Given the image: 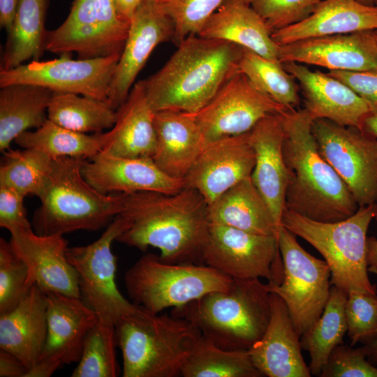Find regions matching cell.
<instances>
[{
	"label": "cell",
	"mask_w": 377,
	"mask_h": 377,
	"mask_svg": "<svg viewBox=\"0 0 377 377\" xmlns=\"http://www.w3.org/2000/svg\"><path fill=\"white\" fill-rule=\"evenodd\" d=\"M283 156L288 171L285 208L321 222H336L358 209L353 194L318 151L313 119L304 108L282 114Z\"/></svg>",
	"instance_id": "7a4b0ae2"
},
{
	"label": "cell",
	"mask_w": 377,
	"mask_h": 377,
	"mask_svg": "<svg viewBox=\"0 0 377 377\" xmlns=\"http://www.w3.org/2000/svg\"><path fill=\"white\" fill-rule=\"evenodd\" d=\"M363 347L352 348L339 344L332 351L322 369V377H377V367L366 360Z\"/></svg>",
	"instance_id": "ee69618b"
},
{
	"label": "cell",
	"mask_w": 377,
	"mask_h": 377,
	"mask_svg": "<svg viewBox=\"0 0 377 377\" xmlns=\"http://www.w3.org/2000/svg\"><path fill=\"white\" fill-rule=\"evenodd\" d=\"M131 226V221L119 214L94 242L68 247L66 256L78 276L80 298L97 315L98 320L114 325L138 306L127 300L116 283L117 258L112 244Z\"/></svg>",
	"instance_id": "9c48e42d"
},
{
	"label": "cell",
	"mask_w": 377,
	"mask_h": 377,
	"mask_svg": "<svg viewBox=\"0 0 377 377\" xmlns=\"http://www.w3.org/2000/svg\"><path fill=\"white\" fill-rule=\"evenodd\" d=\"M225 0H162L159 3L175 26L172 41L178 45L189 35H198Z\"/></svg>",
	"instance_id": "60d3db41"
},
{
	"label": "cell",
	"mask_w": 377,
	"mask_h": 377,
	"mask_svg": "<svg viewBox=\"0 0 377 377\" xmlns=\"http://www.w3.org/2000/svg\"><path fill=\"white\" fill-rule=\"evenodd\" d=\"M328 75L350 87L377 114V70L363 71H329Z\"/></svg>",
	"instance_id": "bcb514c9"
},
{
	"label": "cell",
	"mask_w": 377,
	"mask_h": 377,
	"mask_svg": "<svg viewBox=\"0 0 377 377\" xmlns=\"http://www.w3.org/2000/svg\"><path fill=\"white\" fill-rule=\"evenodd\" d=\"M47 119L74 131L101 133L114 126L117 111L105 101L54 92L47 109Z\"/></svg>",
	"instance_id": "e575fe53"
},
{
	"label": "cell",
	"mask_w": 377,
	"mask_h": 377,
	"mask_svg": "<svg viewBox=\"0 0 377 377\" xmlns=\"http://www.w3.org/2000/svg\"><path fill=\"white\" fill-rule=\"evenodd\" d=\"M290 109L260 91L239 71L193 114L207 143L249 132L263 118Z\"/></svg>",
	"instance_id": "9a60e30c"
},
{
	"label": "cell",
	"mask_w": 377,
	"mask_h": 377,
	"mask_svg": "<svg viewBox=\"0 0 377 377\" xmlns=\"http://www.w3.org/2000/svg\"><path fill=\"white\" fill-rule=\"evenodd\" d=\"M203 264L232 279H259L280 284L283 264L276 236L209 223Z\"/></svg>",
	"instance_id": "4fadbf2b"
},
{
	"label": "cell",
	"mask_w": 377,
	"mask_h": 377,
	"mask_svg": "<svg viewBox=\"0 0 377 377\" xmlns=\"http://www.w3.org/2000/svg\"><path fill=\"white\" fill-rule=\"evenodd\" d=\"M374 35H375L376 38V40H377V30H374Z\"/></svg>",
	"instance_id": "11a10c76"
},
{
	"label": "cell",
	"mask_w": 377,
	"mask_h": 377,
	"mask_svg": "<svg viewBox=\"0 0 377 377\" xmlns=\"http://www.w3.org/2000/svg\"><path fill=\"white\" fill-rule=\"evenodd\" d=\"M347 297L346 293L332 286L321 316L300 337L302 348L310 355L309 369L312 375H320L332 351L342 344L348 330L345 311Z\"/></svg>",
	"instance_id": "836d02e7"
},
{
	"label": "cell",
	"mask_w": 377,
	"mask_h": 377,
	"mask_svg": "<svg viewBox=\"0 0 377 377\" xmlns=\"http://www.w3.org/2000/svg\"><path fill=\"white\" fill-rule=\"evenodd\" d=\"M156 165L175 178H185L207 144L193 113L165 110L155 112Z\"/></svg>",
	"instance_id": "484cf974"
},
{
	"label": "cell",
	"mask_w": 377,
	"mask_h": 377,
	"mask_svg": "<svg viewBox=\"0 0 377 377\" xmlns=\"http://www.w3.org/2000/svg\"><path fill=\"white\" fill-rule=\"evenodd\" d=\"M256 153L250 133L226 137L207 142L185 177L210 204L225 191L250 177Z\"/></svg>",
	"instance_id": "ac0fdd59"
},
{
	"label": "cell",
	"mask_w": 377,
	"mask_h": 377,
	"mask_svg": "<svg viewBox=\"0 0 377 377\" xmlns=\"http://www.w3.org/2000/svg\"><path fill=\"white\" fill-rule=\"evenodd\" d=\"M49 0H20L2 53L0 70L38 61L45 51V21Z\"/></svg>",
	"instance_id": "1f68e13d"
},
{
	"label": "cell",
	"mask_w": 377,
	"mask_h": 377,
	"mask_svg": "<svg viewBox=\"0 0 377 377\" xmlns=\"http://www.w3.org/2000/svg\"><path fill=\"white\" fill-rule=\"evenodd\" d=\"M142 1L143 0H114V2L121 17L131 23L135 13Z\"/></svg>",
	"instance_id": "f907efd6"
},
{
	"label": "cell",
	"mask_w": 377,
	"mask_h": 377,
	"mask_svg": "<svg viewBox=\"0 0 377 377\" xmlns=\"http://www.w3.org/2000/svg\"><path fill=\"white\" fill-rule=\"evenodd\" d=\"M282 64L297 81L304 109L313 119H325L362 130L364 119L372 113L350 87L327 73L312 71L304 64L292 61Z\"/></svg>",
	"instance_id": "7402d4cb"
},
{
	"label": "cell",
	"mask_w": 377,
	"mask_h": 377,
	"mask_svg": "<svg viewBox=\"0 0 377 377\" xmlns=\"http://www.w3.org/2000/svg\"><path fill=\"white\" fill-rule=\"evenodd\" d=\"M374 1V5L377 6V0H373Z\"/></svg>",
	"instance_id": "9f6ffc18"
},
{
	"label": "cell",
	"mask_w": 377,
	"mask_h": 377,
	"mask_svg": "<svg viewBox=\"0 0 377 377\" xmlns=\"http://www.w3.org/2000/svg\"><path fill=\"white\" fill-rule=\"evenodd\" d=\"M20 0H0V26L8 33L13 23Z\"/></svg>",
	"instance_id": "c3c4849f"
},
{
	"label": "cell",
	"mask_w": 377,
	"mask_h": 377,
	"mask_svg": "<svg viewBox=\"0 0 377 377\" xmlns=\"http://www.w3.org/2000/svg\"><path fill=\"white\" fill-rule=\"evenodd\" d=\"M113 131L92 135L62 127L50 119L34 131H25L15 142L22 148L40 150L51 158L72 157L87 159L101 151L112 140Z\"/></svg>",
	"instance_id": "d6a6232c"
},
{
	"label": "cell",
	"mask_w": 377,
	"mask_h": 377,
	"mask_svg": "<svg viewBox=\"0 0 377 377\" xmlns=\"http://www.w3.org/2000/svg\"><path fill=\"white\" fill-rule=\"evenodd\" d=\"M238 68L257 89L275 101L288 108L299 105V85L280 61L268 59L242 47Z\"/></svg>",
	"instance_id": "74e56055"
},
{
	"label": "cell",
	"mask_w": 377,
	"mask_h": 377,
	"mask_svg": "<svg viewBox=\"0 0 377 377\" xmlns=\"http://www.w3.org/2000/svg\"><path fill=\"white\" fill-rule=\"evenodd\" d=\"M47 331L46 296L33 286L16 308L0 313V349L15 355L29 370L39 360Z\"/></svg>",
	"instance_id": "4316f807"
},
{
	"label": "cell",
	"mask_w": 377,
	"mask_h": 377,
	"mask_svg": "<svg viewBox=\"0 0 377 377\" xmlns=\"http://www.w3.org/2000/svg\"><path fill=\"white\" fill-rule=\"evenodd\" d=\"M232 281V278L206 265L166 262L150 253L142 256L124 275L132 302L153 313L226 290Z\"/></svg>",
	"instance_id": "ba28073f"
},
{
	"label": "cell",
	"mask_w": 377,
	"mask_h": 377,
	"mask_svg": "<svg viewBox=\"0 0 377 377\" xmlns=\"http://www.w3.org/2000/svg\"><path fill=\"white\" fill-rule=\"evenodd\" d=\"M10 235L13 249L27 267L29 287L80 298L77 274L67 258L68 242L63 235H40L33 228Z\"/></svg>",
	"instance_id": "ffe728a7"
},
{
	"label": "cell",
	"mask_w": 377,
	"mask_h": 377,
	"mask_svg": "<svg viewBox=\"0 0 377 377\" xmlns=\"http://www.w3.org/2000/svg\"><path fill=\"white\" fill-rule=\"evenodd\" d=\"M54 92L38 85L14 84L0 90V151L10 149L13 141L30 128H38L47 119Z\"/></svg>",
	"instance_id": "4dcf8cb0"
},
{
	"label": "cell",
	"mask_w": 377,
	"mask_h": 377,
	"mask_svg": "<svg viewBox=\"0 0 377 377\" xmlns=\"http://www.w3.org/2000/svg\"><path fill=\"white\" fill-rule=\"evenodd\" d=\"M269 300L271 316L267 327L248 350L253 363L263 376H311L302 355L300 337L285 302L273 293H269Z\"/></svg>",
	"instance_id": "603a6c76"
},
{
	"label": "cell",
	"mask_w": 377,
	"mask_h": 377,
	"mask_svg": "<svg viewBox=\"0 0 377 377\" xmlns=\"http://www.w3.org/2000/svg\"><path fill=\"white\" fill-rule=\"evenodd\" d=\"M269 293L259 279H233L228 289L173 308L171 314L194 323L203 337L223 349L249 350L269 324Z\"/></svg>",
	"instance_id": "5b68a950"
},
{
	"label": "cell",
	"mask_w": 377,
	"mask_h": 377,
	"mask_svg": "<svg viewBox=\"0 0 377 377\" xmlns=\"http://www.w3.org/2000/svg\"><path fill=\"white\" fill-rule=\"evenodd\" d=\"M123 377H177L202 334L190 320L140 306L115 325Z\"/></svg>",
	"instance_id": "277c9868"
},
{
	"label": "cell",
	"mask_w": 377,
	"mask_h": 377,
	"mask_svg": "<svg viewBox=\"0 0 377 377\" xmlns=\"http://www.w3.org/2000/svg\"><path fill=\"white\" fill-rule=\"evenodd\" d=\"M359 2L369 6H374L373 0H357Z\"/></svg>",
	"instance_id": "db71d44e"
},
{
	"label": "cell",
	"mask_w": 377,
	"mask_h": 377,
	"mask_svg": "<svg viewBox=\"0 0 377 377\" xmlns=\"http://www.w3.org/2000/svg\"><path fill=\"white\" fill-rule=\"evenodd\" d=\"M174 34V24L161 3L143 0L131 20L110 83L108 103L112 108L117 110L126 100L137 75L155 47L172 40Z\"/></svg>",
	"instance_id": "e0dca14e"
},
{
	"label": "cell",
	"mask_w": 377,
	"mask_h": 377,
	"mask_svg": "<svg viewBox=\"0 0 377 377\" xmlns=\"http://www.w3.org/2000/svg\"><path fill=\"white\" fill-rule=\"evenodd\" d=\"M207 205L198 191L187 186L175 193L125 194L121 214L131 226L116 241L142 251L157 248L166 262L203 264L209 228Z\"/></svg>",
	"instance_id": "6da1fadb"
},
{
	"label": "cell",
	"mask_w": 377,
	"mask_h": 377,
	"mask_svg": "<svg viewBox=\"0 0 377 377\" xmlns=\"http://www.w3.org/2000/svg\"><path fill=\"white\" fill-rule=\"evenodd\" d=\"M89 159L83 161L82 175L104 194L175 193L186 186L185 178L169 176L150 157L119 156L102 150Z\"/></svg>",
	"instance_id": "d6986e66"
},
{
	"label": "cell",
	"mask_w": 377,
	"mask_h": 377,
	"mask_svg": "<svg viewBox=\"0 0 377 377\" xmlns=\"http://www.w3.org/2000/svg\"><path fill=\"white\" fill-rule=\"evenodd\" d=\"M282 114L267 116L249 131L256 153L251 179L279 227L285 209L288 171L283 156L284 137Z\"/></svg>",
	"instance_id": "cb8c5ba5"
},
{
	"label": "cell",
	"mask_w": 377,
	"mask_h": 377,
	"mask_svg": "<svg viewBox=\"0 0 377 377\" xmlns=\"http://www.w3.org/2000/svg\"><path fill=\"white\" fill-rule=\"evenodd\" d=\"M156 73L142 80L154 112L195 113L239 71L242 47L230 42L189 35Z\"/></svg>",
	"instance_id": "3957f363"
},
{
	"label": "cell",
	"mask_w": 377,
	"mask_h": 377,
	"mask_svg": "<svg viewBox=\"0 0 377 377\" xmlns=\"http://www.w3.org/2000/svg\"><path fill=\"white\" fill-rule=\"evenodd\" d=\"M271 34L308 17L322 0H246Z\"/></svg>",
	"instance_id": "7bdbcfd3"
},
{
	"label": "cell",
	"mask_w": 377,
	"mask_h": 377,
	"mask_svg": "<svg viewBox=\"0 0 377 377\" xmlns=\"http://www.w3.org/2000/svg\"><path fill=\"white\" fill-rule=\"evenodd\" d=\"M121 54L72 59L70 54L49 61H31L0 70V88L29 84L56 93H71L108 102L110 83Z\"/></svg>",
	"instance_id": "5bb4252c"
},
{
	"label": "cell",
	"mask_w": 377,
	"mask_h": 377,
	"mask_svg": "<svg viewBox=\"0 0 377 377\" xmlns=\"http://www.w3.org/2000/svg\"><path fill=\"white\" fill-rule=\"evenodd\" d=\"M264 20L246 0H225L198 36L235 43L270 60H279V48Z\"/></svg>",
	"instance_id": "83f0119b"
},
{
	"label": "cell",
	"mask_w": 377,
	"mask_h": 377,
	"mask_svg": "<svg viewBox=\"0 0 377 377\" xmlns=\"http://www.w3.org/2000/svg\"><path fill=\"white\" fill-rule=\"evenodd\" d=\"M364 348L367 351V357L369 360L377 363V337L369 343L365 344Z\"/></svg>",
	"instance_id": "f5cc1de1"
},
{
	"label": "cell",
	"mask_w": 377,
	"mask_h": 377,
	"mask_svg": "<svg viewBox=\"0 0 377 377\" xmlns=\"http://www.w3.org/2000/svg\"><path fill=\"white\" fill-rule=\"evenodd\" d=\"M207 216L209 223L230 226L256 235L277 237L280 228L251 177L242 180L209 204Z\"/></svg>",
	"instance_id": "f546056e"
},
{
	"label": "cell",
	"mask_w": 377,
	"mask_h": 377,
	"mask_svg": "<svg viewBox=\"0 0 377 377\" xmlns=\"http://www.w3.org/2000/svg\"><path fill=\"white\" fill-rule=\"evenodd\" d=\"M278 245L283 264L280 284L267 283L269 293L285 302L295 330L301 337L320 318L331 288V272L325 260L311 256L284 226L279 230Z\"/></svg>",
	"instance_id": "30bf717a"
},
{
	"label": "cell",
	"mask_w": 377,
	"mask_h": 377,
	"mask_svg": "<svg viewBox=\"0 0 377 377\" xmlns=\"http://www.w3.org/2000/svg\"><path fill=\"white\" fill-rule=\"evenodd\" d=\"M85 159L60 157L52 165L43 192L38 198L32 227L40 235H64L77 230H98L124 207V193L104 194L84 179Z\"/></svg>",
	"instance_id": "8992f818"
},
{
	"label": "cell",
	"mask_w": 377,
	"mask_h": 377,
	"mask_svg": "<svg viewBox=\"0 0 377 377\" xmlns=\"http://www.w3.org/2000/svg\"><path fill=\"white\" fill-rule=\"evenodd\" d=\"M348 335L353 346L369 343L377 337V295L359 291L348 293L346 303Z\"/></svg>",
	"instance_id": "b9f144b4"
},
{
	"label": "cell",
	"mask_w": 377,
	"mask_h": 377,
	"mask_svg": "<svg viewBox=\"0 0 377 377\" xmlns=\"http://www.w3.org/2000/svg\"><path fill=\"white\" fill-rule=\"evenodd\" d=\"M28 369L15 355L0 349V377H25Z\"/></svg>",
	"instance_id": "7dc6e473"
},
{
	"label": "cell",
	"mask_w": 377,
	"mask_h": 377,
	"mask_svg": "<svg viewBox=\"0 0 377 377\" xmlns=\"http://www.w3.org/2000/svg\"><path fill=\"white\" fill-rule=\"evenodd\" d=\"M151 1H157V2H160L162 0H151Z\"/></svg>",
	"instance_id": "6f0895ef"
},
{
	"label": "cell",
	"mask_w": 377,
	"mask_h": 377,
	"mask_svg": "<svg viewBox=\"0 0 377 377\" xmlns=\"http://www.w3.org/2000/svg\"><path fill=\"white\" fill-rule=\"evenodd\" d=\"M25 196L17 191L0 186V226L10 233L33 228L24 205Z\"/></svg>",
	"instance_id": "f6af8a7d"
},
{
	"label": "cell",
	"mask_w": 377,
	"mask_h": 377,
	"mask_svg": "<svg viewBox=\"0 0 377 377\" xmlns=\"http://www.w3.org/2000/svg\"><path fill=\"white\" fill-rule=\"evenodd\" d=\"M117 346L115 326L98 320L86 336L80 359L71 376H117Z\"/></svg>",
	"instance_id": "f35d334b"
},
{
	"label": "cell",
	"mask_w": 377,
	"mask_h": 377,
	"mask_svg": "<svg viewBox=\"0 0 377 377\" xmlns=\"http://www.w3.org/2000/svg\"><path fill=\"white\" fill-rule=\"evenodd\" d=\"M184 377H261L248 350L223 349L202 337L184 365Z\"/></svg>",
	"instance_id": "d590c367"
},
{
	"label": "cell",
	"mask_w": 377,
	"mask_h": 377,
	"mask_svg": "<svg viewBox=\"0 0 377 377\" xmlns=\"http://www.w3.org/2000/svg\"><path fill=\"white\" fill-rule=\"evenodd\" d=\"M279 60L315 65L329 71L377 70L374 31L310 38L279 45Z\"/></svg>",
	"instance_id": "44dd1931"
},
{
	"label": "cell",
	"mask_w": 377,
	"mask_h": 377,
	"mask_svg": "<svg viewBox=\"0 0 377 377\" xmlns=\"http://www.w3.org/2000/svg\"><path fill=\"white\" fill-rule=\"evenodd\" d=\"M28 269L10 242L0 239V313L16 308L27 296Z\"/></svg>",
	"instance_id": "ab89813d"
},
{
	"label": "cell",
	"mask_w": 377,
	"mask_h": 377,
	"mask_svg": "<svg viewBox=\"0 0 377 377\" xmlns=\"http://www.w3.org/2000/svg\"><path fill=\"white\" fill-rule=\"evenodd\" d=\"M377 30V6L357 0H322L304 20L275 31L279 45L325 36Z\"/></svg>",
	"instance_id": "d4e9b609"
},
{
	"label": "cell",
	"mask_w": 377,
	"mask_h": 377,
	"mask_svg": "<svg viewBox=\"0 0 377 377\" xmlns=\"http://www.w3.org/2000/svg\"><path fill=\"white\" fill-rule=\"evenodd\" d=\"M0 167V186L13 188L24 196L40 197L50 173L52 158L31 148L9 149L4 152Z\"/></svg>",
	"instance_id": "8d00e7d4"
},
{
	"label": "cell",
	"mask_w": 377,
	"mask_h": 377,
	"mask_svg": "<svg viewBox=\"0 0 377 377\" xmlns=\"http://www.w3.org/2000/svg\"><path fill=\"white\" fill-rule=\"evenodd\" d=\"M362 131L377 138V114H371L364 119Z\"/></svg>",
	"instance_id": "816d5d0a"
},
{
	"label": "cell",
	"mask_w": 377,
	"mask_h": 377,
	"mask_svg": "<svg viewBox=\"0 0 377 377\" xmlns=\"http://www.w3.org/2000/svg\"><path fill=\"white\" fill-rule=\"evenodd\" d=\"M47 331L38 362L25 377H50L66 364L77 363L89 330L98 322L96 313L80 298L45 293Z\"/></svg>",
	"instance_id": "2e32d148"
},
{
	"label": "cell",
	"mask_w": 377,
	"mask_h": 377,
	"mask_svg": "<svg viewBox=\"0 0 377 377\" xmlns=\"http://www.w3.org/2000/svg\"><path fill=\"white\" fill-rule=\"evenodd\" d=\"M374 219L377 222V206ZM366 249L368 272L377 275V239L376 237L367 238Z\"/></svg>",
	"instance_id": "681fc988"
},
{
	"label": "cell",
	"mask_w": 377,
	"mask_h": 377,
	"mask_svg": "<svg viewBox=\"0 0 377 377\" xmlns=\"http://www.w3.org/2000/svg\"><path fill=\"white\" fill-rule=\"evenodd\" d=\"M311 131L322 156L359 207L377 205V138L356 127L313 119Z\"/></svg>",
	"instance_id": "7c38bea8"
},
{
	"label": "cell",
	"mask_w": 377,
	"mask_h": 377,
	"mask_svg": "<svg viewBox=\"0 0 377 377\" xmlns=\"http://www.w3.org/2000/svg\"><path fill=\"white\" fill-rule=\"evenodd\" d=\"M377 205L359 207L350 217L336 222L315 221L285 208L281 226L314 247L331 272V284L347 295L359 291L377 295L369 278L367 233Z\"/></svg>",
	"instance_id": "52a82bcc"
},
{
	"label": "cell",
	"mask_w": 377,
	"mask_h": 377,
	"mask_svg": "<svg viewBox=\"0 0 377 377\" xmlns=\"http://www.w3.org/2000/svg\"><path fill=\"white\" fill-rule=\"evenodd\" d=\"M129 29L112 1L73 0L64 22L47 31L45 51L82 59L121 54Z\"/></svg>",
	"instance_id": "8fae6325"
},
{
	"label": "cell",
	"mask_w": 377,
	"mask_h": 377,
	"mask_svg": "<svg viewBox=\"0 0 377 377\" xmlns=\"http://www.w3.org/2000/svg\"><path fill=\"white\" fill-rule=\"evenodd\" d=\"M117 111V121L112 128L113 137L103 150L119 156L152 158L156 147L155 112L142 80L132 87Z\"/></svg>",
	"instance_id": "f1b7e54d"
}]
</instances>
